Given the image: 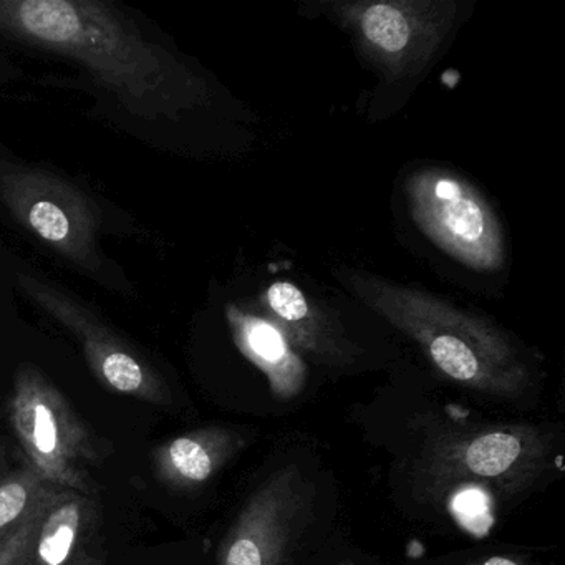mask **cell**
<instances>
[{
	"label": "cell",
	"mask_w": 565,
	"mask_h": 565,
	"mask_svg": "<svg viewBox=\"0 0 565 565\" xmlns=\"http://www.w3.org/2000/svg\"><path fill=\"white\" fill-rule=\"evenodd\" d=\"M0 34L77 62L138 117L177 118L210 100L203 77L108 2L0 0Z\"/></svg>",
	"instance_id": "cell-1"
},
{
	"label": "cell",
	"mask_w": 565,
	"mask_h": 565,
	"mask_svg": "<svg viewBox=\"0 0 565 565\" xmlns=\"http://www.w3.org/2000/svg\"><path fill=\"white\" fill-rule=\"evenodd\" d=\"M333 274L360 303L413 340L451 382L508 399L531 385V370L518 347L486 317L365 270L339 266Z\"/></svg>",
	"instance_id": "cell-2"
},
{
	"label": "cell",
	"mask_w": 565,
	"mask_h": 565,
	"mask_svg": "<svg viewBox=\"0 0 565 565\" xmlns=\"http://www.w3.org/2000/svg\"><path fill=\"white\" fill-rule=\"evenodd\" d=\"M554 439L534 425H498L438 436L423 455L419 484L433 498L486 491L511 499L539 481L554 461Z\"/></svg>",
	"instance_id": "cell-3"
},
{
	"label": "cell",
	"mask_w": 565,
	"mask_h": 565,
	"mask_svg": "<svg viewBox=\"0 0 565 565\" xmlns=\"http://www.w3.org/2000/svg\"><path fill=\"white\" fill-rule=\"evenodd\" d=\"M352 34L370 64L390 82L419 77L461 18L449 0H340L307 4Z\"/></svg>",
	"instance_id": "cell-4"
},
{
	"label": "cell",
	"mask_w": 565,
	"mask_h": 565,
	"mask_svg": "<svg viewBox=\"0 0 565 565\" xmlns=\"http://www.w3.org/2000/svg\"><path fill=\"white\" fill-rule=\"evenodd\" d=\"M9 422L31 468L47 484L92 495L88 466L98 461L94 439L61 390L35 366L15 373Z\"/></svg>",
	"instance_id": "cell-5"
},
{
	"label": "cell",
	"mask_w": 565,
	"mask_h": 565,
	"mask_svg": "<svg viewBox=\"0 0 565 565\" xmlns=\"http://www.w3.org/2000/svg\"><path fill=\"white\" fill-rule=\"evenodd\" d=\"M405 194L416 227L456 263L478 273L504 266L501 223L468 180L441 168H425L409 174Z\"/></svg>",
	"instance_id": "cell-6"
},
{
	"label": "cell",
	"mask_w": 565,
	"mask_h": 565,
	"mask_svg": "<svg viewBox=\"0 0 565 565\" xmlns=\"http://www.w3.org/2000/svg\"><path fill=\"white\" fill-rule=\"evenodd\" d=\"M0 203L68 263L92 274L104 269L100 213L71 181L44 168L0 161Z\"/></svg>",
	"instance_id": "cell-7"
},
{
	"label": "cell",
	"mask_w": 565,
	"mask_h": 565,
	"mask_svg": "<svg viewBox=\"0 0 565 565\" xmlns=\"http://www.w3.org/2000/svg\"><path fill=\"white\" fill-rule=\"evenodd\" d=\"M102 555L92 495L47 482L0 544V565H104Z\"/></svg>",
	"instance_id": "cell-8"
},
{
	"label": "cell",
	"mask_w": 565,
	"mask_h": 565,
	"mask_svg": "<svg viewBox=\"0 0 565 565\" xmlns=\"http://www.w3.org/2000/svg\"><path fill=\"white\" fill-rule=\"evenodd\" d=\"M18 282L39 309L77 337L98 382L141 402L170 403V390L157 370L81 300L32 274L19 273Z\"/></svg>",
	"instance_id": "cell-9"
},
{
	"label": "cell",
	"mask_w": 565,
	"mask_h": 565,
	"mask_svg": "<svg viewBox=\"0 0 565 565\" xmlns=\"http://www.w3.org/2000/svg\"><path fill=\"white\" fill-rule=\"evenodd\" d=\"M312 488L297 466L270 472L246 499L220 548V565H284L306 527Z\"/></svg>",
	"instance_id": "cell-10"
},
{
	"label": "cell",
	"mask_w": 565,
	"mask_h": 565,
	"mask_svg": "<svg viewBox=\"0 0 565 565\" xmlns=\"http://www.w3.org/2000/svg\"><path fill=\"white\" fill-rule=\"evenodd\" d=\"M267 309L276 326L297 353L322 365L343 366L352 363L360 350L347 339L343 330L322 307L310 302L306 294L290 282H276L267 289Z\"/></svg>",
	"instance_id": "cell-11"
},
{
	"label": "cell",
	"mask_w": 565,
	"mask_h": 565,
	"mask_svg": "<svg viewBox=\"0 0 565 565\" xmlns=\"http://www.w3.org/2000/svg\"><path fill=\"white\" fill-rule=\"evenodd\" d=\"M246 445V435L226 426L193 429L158 446L154 469L170 488L193 491L211 481Z\"/></svg>",
	"instance_id": "cell-12"
},
{
	"label": "cell",
	"mask_w": 565,
	"mask_h": 565,
	"mask_svg": "<svg viewBox=\"0 0 565 565\" xmlns=\"http://www.w3.org/2000/svg\"><path fill=\"white\" fill-rule=\"evenodd\" d=\"M226 316L234 343L266 375L273 395L284 402L299 396L306 386L307 366L279 327L236 306L227 307Z\"/></svg>",
	"instance_id": "cell-13"
},
{
	"label": "cell",
	"mask_w": 565,
	"mask_h": 565,
	"mask_svg": "<svg viewBox=\"0 0 565 565\" xmlns=\"http://www.w3.org/2000/svg\"><path fill=\"white\" fill-rule=\"evenodd\" d=\"M44 484V479L31 466L12 472L0 482V544L11 534Z\"/></svg>",
	"instance_id": "cell-14"
},
{
	"label": "cell",
	"mask_w": 565,
	"mask_h": 565,
	"mask_svg": "<svg viewBox=\"0 0 565 565\" xmlns=\"http://www.w3.org/2000/svg\"><path fill=\"white\" fill-rule=\"evenodd\" d=\"M468 565H525L519 558L509 557V555H488L469 562Z\"/></svg>",
	"instance_id": "cell-15"
},
{
	"label": "cell",
	"mask_w": 565,
	"mask_h": 565,
	"mask_svg": "<svg viewBox=\"0 0 565 565\" xmlns=\"http://www.w3.org/2000/svg\"><path fill=\"white\" fill-rule=\"evenodd\" d=\"M340 565H355V564H347V562H345V564H340Z\"/></svg>",
	"instance_id": "cell-16"
}]
</instances>
